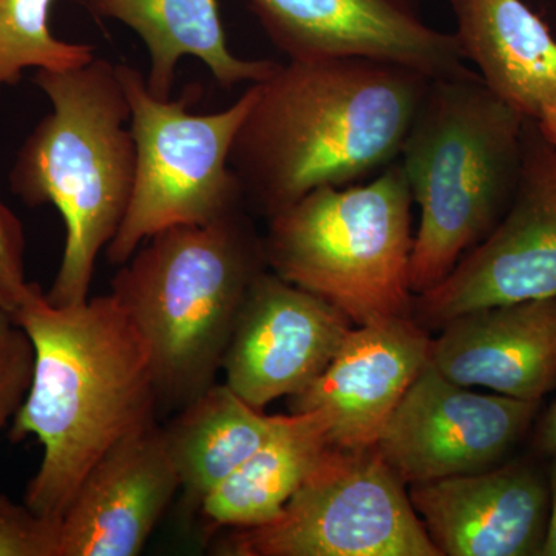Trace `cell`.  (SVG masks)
<instances>
[{
	"instance_id": "cell-1",
	"label": "cell",
	"mask_w": 556,
	"mask_h": 556,
	"mask_svg": "<svg viewBox=\"0 0 556 556\" xmlns=\"http://www.w3.org/2000/svg\"><path fill=\"white\" fill-rule=\"evenodd\" d=\"M14 317L35 346V371L9 438L42 445L24 503L61 519L91 468L156 424L155 372L141 332L112 294L60 306L31 283Z\"/></svg>"
},
{
	"instance_id": "cell-2",
	"label": "cell",
	"mask_w": 556,
	"mask_h": 556,
	"mask_svg": "<svg viewBox=\"0 0 556 556\" xmlns=\"http://www.w3.org/2000/svg\"><path fill=\"white\" fill-rule=\"evenodd\" d=\"M430 80L369 60L278 64L254 84L230 149L244 203L270 218L313 190L390 166Z\"/></svg>"
},
{
	"instance_id": "cell-3",
	"label": "cell",
	"mask_w": 556,
	"mask_h": 556,
	"mask_svg": "<svg viewBox=\"0 0 556 556\" xmlns=\"http://www.w3.org/2000/svg\"><path fill=\"white\" fill-rule=\"evenodd\" d=\"M35 84L53 112L24 142L10 174L28 206L53 204L65 225L60 269L47 299L67 306L89 299L97 260L129 208L137 146L118 68L94 58L83 67L39 68Z\"/></svg>"
},
{
	"instance_id": "cell-4",
	"label": "cell",
	"mask_w": 556,
	"mask_h": 556,
	"mask_svg": "<svg viewBox=\"0 0 556 556\" xmlns=\"http://www.w3.org/2000/svg\"><path fill=\"white\" fill-rule=\"evenodd\" d=\"M265 241L243 208L146 240L113 277V295L149 348L160 405L181 408L214 386L237 317L266 270Z\"/></svg>"
},
{
	"instance_id": "cell-5",
	"label": "cell",
	"mask_w": 556,
	"mask_h": 556,
	"mask_svg": "<svg viewBox=\"0 0 556 556\" xmlns=\"http://www.w3.org/2000/svg\"><path fill=\"white\" fill-rule=\"evenodd\" d=\"M526 118L477 70L431 79L401 149L420 207L413 243V294L437 287L492 232L517 189Z\"/></svg>"
},
{
	"instance_id": "cell-6",
	"label": "cell",
	"mask_w": 556,
	"mask_h": 556,
	"mask_svg": "<svg viewBox=\"0 0 556 556\" xmlns=\"http://www.w3.org/2000/svg\"><path fill=\"white\" fill-rule=\"evenodd\" d=\"M413 193L401 161L365 186H324L269 218L266 263L353 324L412 313Z\"/></svg>"
},
{
	"instance_id": "cell-7",
	"label": "cell",
	"mask_w": 556,
	"mask_h": 556,
	"mask_svg": "<svg viewBox=\"0 0 556 556\" xmlns=\"http://www.w3.org/2000/svg\"><path fill=\"white\" fill-rule=\"evenodd\" d=\"M130 108L137 172L126 217L105 257L121 266L150 237L181 225H206L243 208L229 155L255 100L254 84L222 112H189V98L159 100L130 65H116Z\"/></svg>"
},
{
	"instance_id": "cell-8",
	"label": "cell",
	"mask_w": 556,
	"mask_h": 556,
	"mask_svg": "<svg viewBox=\"0 0 556 556\" xmlns=\"http://www.w3.org/2000/svg\"><path fill=\"white\" fill-rule=\"evenodd\" d=\"M230 556H442L379 450L329 447L281 514L232 529Z\"/></svg>"
},
{
	"instance_id": "cell-9",
	"label": "cell",
	"mask_w": 556,
	"mask_h": 556,
	"mask_svg": "<svg viewBox=\"0 0 556 556\" xmlns=\"http://www.w3.org/2000/svg\"><path fill=\"white\" fill-rule=\"evenodd\" d=\"M556 298V148L527 119L517 189L506 214L437 287L419 294L424 324L486 306Z\"/></svg>"
},
{
	"instance_id": "cell-10",
	"label": "cell",
	"mask_w": 556,
	"mask_h": 556,
	"mask_svg": "<svg viewBox=\"0 0 556 556\" xmlns=\"http://www.w3.org/2000/svg\"><path fill=\"white\" fill-rule=\"evenodd\" d=\"M538 405L471 391L442 376L428 358L376 448L405 485L477 473L503 460Z\"/></svg>"
},
{
	"instance_id": "cell-11",
	"label": "cell",
	"mask_w": 556,
	"mask_h": 556,
	"mask_svg": "<svg viewBox=\"0 0 556 556\" xmlns=\"http://www.w3.org/2000/svg\"><path fill=\"white\" fill-rule=\"evenodd\" d=\"M289 61L369 60L459 78L467 67L455 33L439 31L408 0H247Z\"/></svg>"
},
{
	"instance_id": "cell-12",
	"label": "cell",
	"mask_w": 556,
	"mask_h": 556,
	"mask_svg": "<svg viewBox=\"0 0 556 556\" xmlns=\"http://www.w3.org/2000/svg\"><path fill=\"white\" fill-rule=\"evenodd\" d=\"M353 321L327 300L263 270L249 288L222 362L252 407L302 393L328 367Z\"/></svg>"
},
{
	"instance_id": "cell-13",
	"label": "cell",
	"mask_w": 556,
	"mask_h": 556,
	"mask_svg": "<svg viewBox=\"0 0 556 556\" xmlns=\"http://www.w3.org/2000/svg\"><path fill=\"white\" fill-rule=\"evenodd\" d=\"M430 348L426 329L409 317L351 328L324 372L288 399L289 409L320 413L332 447H375Z\"/></svg>"
},
{
	"instance_id": "cell-14",
	"label": "cell",
	"mask_w": 556,
	"mask_h": 556,
	"mask_svg": "<svg viewBox=\"0 0 556 556\" xmlns=\"http://www.w3.org/2000/svg\"><path fill=\"white\" fill-rule=\"evenodd\" d=\"M181 489L163 427L110 450L61 518V556H137Z\"/></svg>"
},
{
	"instance_id": "cell-15",
	"label": "cell",
	"mask_w": 556,
	"mask_h": 556,
	"mask_svg": "<svg viewBox=\"0 0 556 556\" xmlns=\"http://www.w3.org/2000/svg\"><path fill=\"white\" fill-rule=\"evenodd\" d=\"M408 496L442 556L541 555L548 485L532 467L508 464L416 482Z\"/></svg>"
},
{
	"instance_id": "cell-16",
	"label": "cell",
	"mask_w": 556,
	"mask_h": 556,
	"mask_svg": "<svg viewBox=\"0 0 556 556\" xmlns=\"http://www.w3.org/2000/svg\"><path fill=\"white\" fill-rule=\"evenodd\" d=\"M430 362L464 387L540 402L556 386V298L468 311L442 325Z\"/></svg>"
},
{
	"instance_id": "cell-17",
	"label": "cell",
	"mask_w": 556,
	"mask_h": 556,
	"mask_svg": "<svg viewBox=\"0 0 556 556\" xmlns=\"http://www.w3.org/2000/svg\"><path fill=\"white\" fill-rule=\"evenodd\" d=\"M466 61L526 119L556 109V39L522 0H452Z\"/></svg>"
},
{
	"instance_id": "cell-18",
	"label": "cell",
	"mask_w": 556,
	"mask_h": 556,
	"mask_svg": "<svg viewBox=\"0 0 556 556\" xmlns=\"http://www.w3.org/2000/svg\"><path fill=\"white\" fill-rule=\"evenodd\" d=\"M101 20L123 22L150 54L146 84L153 97L170 100L179 60L197 58L229 90L268 78L278 62L237 58L226 42L217 0H83Z\"/></svg>"
},
{
	"instance_id": "cell-19",
	"label": "cell",
	"mask_w": 556,
	"mask_h": 556,
	"mask_svg": "<svg viewBox=\"0 0 556 556\" xmlns=\"http://www.w3.org/2000/svg\"><path fill=\"white\" fill-rule=\"evenodd\" d=\"M280 417L252 407L225 382H215L179 408L163 431L186 506L199 511L203 501L268 441Z\"/></svg>"
},
{
	"instance_id": "cell-20",
	"label": "cell",
	"mask_w": 556,
	"mask_h": 556,
	"mask_svg": "<svg viewBox=\"0 0 556 556\" xmlns=\"http://www.w3.org/2000/svg\"><path fill=\"white\" fill-rule=\"evenodd\" d=\"M329 447L320 413L281 415L268 441L201 504L206 535L274 521Z\"/></svg>"
},
{
	"instance_id": "cell-21",
	"label": "cell",
	"mask_w": 556,
	"mask_h": 556,
	"mask_svg": "<svg viewBox=\"0 0 556 556\" xmlns=\"http://www.w3.org/2000/svg\"><path fill=\"white\" fill-rule=\"evenodd\" d=\"M51 3L53 0H0V90L16 86L24 70H70L97 58L93 47L53 36Z\"/></svg>"
},
{
	"instance_id": "cell-22",
	"label": "cell",
	"mask_w": 556,
	"mask_h": 556,
	"mask_svg": "<svg viewBox=\"0 0 556 556\" xmlns=\"http://www.w3.org/2000/svg\"><path fill=\"white\" fill-rule=\"evenodd\" d=\"M35 371V346L13 313L0 306V438L20 412Z\"/></svg>"
},
{
	"instance_id": "cell-23",
	"label": "cell",
	"mask_w": 556,
	"mask_h": 556,
	"mask_svg": "<svg viewBox=\"0 0 556 556\" xmlns=\"http://www.w3.org/2000/svg\"><path fill=\"white\" fill-rule=\"evenodd\" d=\"M0 556H61V519L0 493Z\"/></svg>"
},
{
	"instance_id": "cell-24",
	"label": "cell",
	"mask_w": 556,
	"mask_h": 556,
	"mask_svg": "<svg viewBox=\"0 0 556 556\" xmlns=\"http://www.w3.org/2000/svg\"><path fill=\"white\" fill-rule=\"evenodd\" d=\"M30 287L25 276L24 225L0 200V306L16 313Z\"/></svg>"
},
{
	"instance_id": "cell-25",
	"label": "cell",
	"mask_w": 556,
	"mask_h": 556,
	"mask_svg": "<svg viewBox=\"0 0 556 556\" xmlns=\"http://www.w3.org/2000/svg\"><path fill=\"white\" fill-rule=\"evenodd\" d=\"M548 518L546 538H544L541 555L556 556V456L551 468V478H548Z\"/></svg>"
},
{
	"instance_id": "cell-26",
	"label": "cell",
	"mask_w": 556,
	"mask_h": 556,
	"mask_svg": "<svg viewBox=\"0 0 556 556\" xmlns=\"http://www.w3.org/2000/svg\"><path fill=\"white\" fill-rule=\"evenodd\" d=\"M538 444L544 453L556 456V402L551 412L547 413L543 426H541L540 437H538Z\"/></svg>"
},
{
	"instance_id": "cell-27",
	"label": "cell",
	"mask_w": 556,
	"mask_h": 556,
	"mask_svg": "<svg viewBox=\"0 0 556 556\" xmlns=\"http://www.w3.org/2000/svg\"><path fill=\"white\" fill-rule=\"evenodd\" d=\"M536 123L544 137L556 148V109H547Z\"/></svg>"
}]
</instances>
